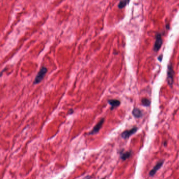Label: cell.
<instances>
[{
  "mask_svg": "<svg viewBox=\"0 0 179 179\" xmlns=\"http://www.w3.org/2000/svg\"><path fill=\"white\" fill-rule=\"evenodd\" d=\"M174 71L173 70V66L171 64H169L167 67V81L170 87H172L174 82Z\"/></svg>",
  "mask_w": 179,
  "mask_h": 179,
  "instance_id": "obj_1",
  "label": "cell"
},
{
  "mask_svg": "<svg viewBox=\"0 0 179 179\" xmlns=\"http://www.w3.org/2000/svg\"><path fill=\"white\" fill-rule=\"evenodd\" d=\"M47 72V68L45 67H43L41 69H40L39 72H38L37 76L35 77L34 81V84H37L41 81L46 75V72Z\"/></svg>",
  "mask_w": 179,
  "mask_h": 179,
  "instance_id": "obj_2",
  "label": "cell"
},
{
  "mask_svg": "<svg viewBox=\"0 0 179 179\" xmlns=\"http://www.w3.org/2000/svg\"><path fill=\"white\" fill-rule=\"evenodd\" d=\"M162 45V35L161 34H157L156 35L155 41V45H154V51L155 52H157L161 48Z\"/></svg>",
  "mask_w": 179,
  "mask_h": 179,
  "instance_id": "obj_3",
  "label": "cell"
},
{
  "mask_svg": "<svg viewBox=\"0 0 179 179\" xmlns=\"http://www.w3.org/2000/svg\"><path fill=\"white\" fill-rule=\"evenodd\" d=\"M164 163V160H161L160 161H159L157 164H156L155 167L151 170L150 172H149V175L150 176V177H153V176H155V173H157V172L159 170L161 169V167H162L163 164Z\"/></svg>",
  "mask_w": 179,
  "mask_h": 179,
  "instance_id": "obj_4",
  "label": "cell"
},
{
  "mask_svg": "<svg viewBox=\"0 0 179 179\" xmlns=\"http://www.w3.org/2000/svg\"><path fill=\"white\" fill-rule=\"evenodd\" d=\"M138 129L137 127H133L130 130H127L124 131L121 133V137L123 139H128L131 135L135 134L137 132Z\"/></svg>",
  "mask_w": 179,
  "mask_h": 179,
  "instance_id": "obj_5",
  "label": "cell"
},
{
  "mask_svg": "<svg viewBox=\"0 0 179 179\" xmlns=\"http://www.w3.org/2000/svg\"><path fill=\"white\" fill-rule=\"evenodd\" d=\"M104 121H105V119H104V118L101 119L100 120V121L94 127V128H93V129H92V131H90V132H89V135H95L98 133L99 132V131L100 130V129H101L102 126H103Z\"/></svg>",
  "mask_w": 179,
  "mask_h": 179,
  "instance_id": "obj_6",
  "label": "cell"
},
{
  "mask_svg": "<svg viewBox=\"0 0 179 179\" xmlns=\"http://www.w3.org/2000/svg\"><path fill=\"white\" fill-rule=\"evenodd\" d=\"M108 103L111 106V110H113L114 109L119 107L120 105V101L118 100H115V99H111V100H108Z\"/></svg>",
  "mask_w": 179,
  "mask_h": 179,
  "instance_id": "obj_7",
  "label": "cell"
},
{
  "mask_svg": "<svg viewBox=\"0 0 179 179\" xmlns=\"http://www.w3.org/2000/svg\"><path fill=\"white\" fill-rule=\"evenodd\" d=\"M132 114L133 115V116L137 118H141L142 115H143V114H142L141 110L137 108H135L133 109Z\"/></svg>",
  "mask_w": 179,
  "mask_h": 179,
  "instance_id": "obj_8",
  "label": "cell"
},
{
  "mask_svg": "<svg viewBox=\"0 0 179 179\" xmlns=\"http://www.w3.org/2000/svg\"><path fill=\"white\" fill-rule=\"evenodd\" d=\"M131 151H127L125 152L121 153L120 158L123 161H125L131 157Z\"/></svg>",
  "mask_w": 179,
  "mask_h": 179,
  "instance_id": "obj_9",
  "label": "cell"
},
{
  "mask_svg": "<svg viewBox=\"0 0 179 179\" xmlns=\"http://www.w3.org/2000/svg\"><path fill=\"white\" fill-rule=\"evenodd\" d=\"M129 1L130 0H120L118 4V8L120 9L123 8L129 3Z\"/></svg>",
  "mask_w": 179,
  "mask_h": 179,
  "instance_id": "obj_10",
  "label": "cell"
},
{
  "mask_svg": "<svg viewBox=\"0 0 179 179\" xmlns=\"http://www.w3.org/2000/svg\"><path fill=\"white\" fill-rule=\"evenodd\" d=\"M141 104L145 107H149L151 104V101L148 98H143L141 100Z\"/></svg>",
  "mask_w": 179,
  "mask_h": 179,
  "instance_id": "obj_11",
  "label": "cell"
},
{
  "mask_svg": "<svg viewBox=\"0 0 179 179\" xmlns=\"http://www.w3.org/2000/svg\"><path fill=\"white\" fill-rule=\"evenodd\" d=\"M162 56H162V55H161L159 56V57H158V60H159L160 62H161L162 60Z\"/></svg>",
  "mask_w": 179,
  "mask_h": 179,
  "instance_id": "obj_12",
  "label": "cell"
},
{
  "mask_svg": "<svg viewBox=\"0 0 179 179\" xmlns=\"http://www.w3.org/2000/svg\"><path fill=\"white\" fill-rule=\"evenodd\" d=\"M164 146H166V145H167V142H164Z\"/></svg>",
  "mask_w": 179,
  "mask_h": 179,
  "instance_id": "obj_13",
  "label": "cell"
}]
</instances>
